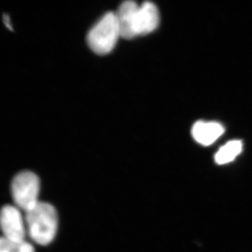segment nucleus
Instances as JSON below:
<instances>
[{"instance_id":"7ed1b4c3","label":"nucleus","mask_w":252,"mask_h":252,"mask_svg":"<svg viewBox=\"0 0 252 252\" xmlns=\"http://www.w3.org/2000/svg\"><path fill=\"white\" fill-rule=\"evenodd\" d=\"M40 181L31 171L19 172L11 182V192L16 207L27 212L39 203Z\"/></svg>"},{"instance_id":"6e6552de","label":"nucleus","mask_w":252,"mask_h":252,"mask_svg":"<svg viewBox=\"0 0 252 252\" xmlns=\"http://www.w3.org/2000/svg\"><path fill=\"white\" fill-rule=\"evenodd\" d=\"M243 143L240 140H233L225 144L217 152L215 161L220 165L233 161L241 153Z\"/></svg>"},{"instance_id":"39448f33","label":"nucleus","mask_w":252,"mask_h":252,"mask_svg":"<svg viewBox=\"0 0 252 252\" xmlns=\"http://www.w3.org/2000/svg\"><path fill=\"white\" fill-rule=\"evenodd\" d=\"M160 21L158 10L154 3L145 1L139 5L132 23L134 36L145 35L157 29Z\"/></svg>"},{"instance_id":"20e7f679","label":"nucleus","mask_w":252,"mask_h":252,"mask_svg":"<svg viewBox=\"0 0 252 252\" xmlns=\"http://www.w3.org/2000/svg\"><path fill=\"white\" fill-rule=\"evenodd\" d=\"M1 231L4 238L15 241L25 240L26 235V221L18 207L5 205L0 217Z\"/></svg>"},{"instance_id":"423d86ee","label":"nucleus","mask_w":252,"mask_h":252,"mask_svg":"<svg viewBox=\"0 0 252 252\" xmlns=\"http://www.w3.org/2000/svg\"><path fill=\"white\" fill-rule=\"evenodd\" d=\"M224 132V127L213 122H198L192 128L193 138L202 145L209 146L220 138Z\"/></svg>"},{"instance_id":"f03ea898","label":"nucleus","mask_w":252,"mask_h":252,"mask_svg":"<svg viewBox=\"0 0 252 252\" xmlns=\"http://www.w3.org/2000/svg\"><path fill=\"white\" fill-rule=\"evenodd\" d=\"M121 36L115 12L109 11L102 16L88 33L87 43L94 54L104 56L115 47Z\"/></svg>"},{"instance_id":"1a4fd4ad","label":"nucleus","mask_w":252,"mask_h":252,"mask_svg":"<svg viewBox=\"0 0 252 252\" xmlns=\"http://www.w3.org/2000/svg\"><path fill=\"white\" fill-rule=\"evenodd\" d=\"M0 252H34V249L26 240L15 241L2 237L0 241Z\"/></svg>"},{"instance_id":"f257e3e1","label":"nucleus","mask_w":252,"mask_h":252,"mask_svg":"<svg viewBox=\"0 0 252 252\" xmlns=\"http://www.w3.org/2000/svg\"><path fill=\"white\" fill-rule=\"evenodd\" d=\"M26 213L25 221L32 240L42 246L51 243L58 229V215L55 207L51 204L39 202Z\"/></svg>"},{"instance_id":"9d476101","label":"nucleus","mask_w":252,"mask_h":252,"mask_svg":"<svg viewBox=\"0 0 252 252\" xmlns=\"http://www.w3.org/2000/svg\"><path fill=\"white\" fill-rule=\"evenodd\" d=\"M3 21H4V25L6 28H9V30H12V26H11V23H10V19L8 15H4Z\"/></svg>"},{"instance_id":"0eeeda50","label":"nucleus","mask_w":252,"mask_h":252,"mask_svg":"<svg viewBox=\"0 0 252 252\" xmlns=\"http://www.w3.org/2000/svg\"><path fill=\"white\" fill-rule=\"evenodd\" d=\"M139 5L134 1H125L119 6L117 12L118 23L120 29L121 36L126 39L135 37L132 31L134 16Z\"/></svg>"}]
</instances>
